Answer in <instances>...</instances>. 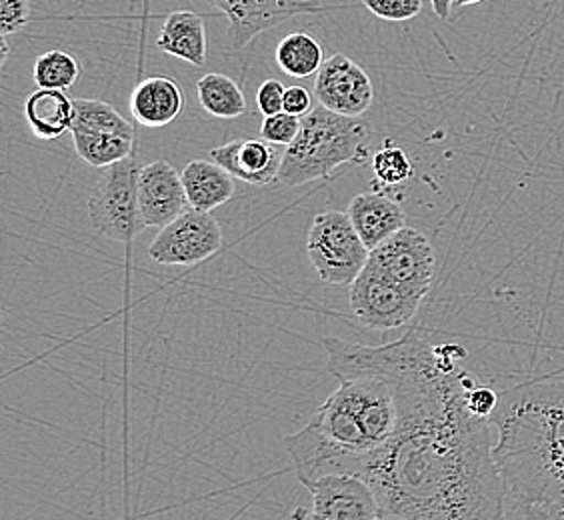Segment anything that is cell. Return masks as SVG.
Segmentation results:
<instances>
[{"instance_id": "cell-1", "label": "cell", "mask_w": 564, "mask_h": 520, "mask_svg": "<svg viewBox=\"0 0 564 520\" xmlns=\"http://www.w3.org/2000/svg\"><path fill=\"white\" fill-rule=\"evenodd\" d=\"M392 380L397 429L365 458L358 477L382 514L404 520H507L490 421L467 409L475 377L458 367L465 350L433 347L416 333L369 347Z\"/></svg>"}, {"instance_id": "cell-2", "label": "cell", "mask_w": 564, "mask_h": 520, "mask_svg": "<svg viewBox=\"0 0 564 520\" xmlns=\"http://www.w3.org/2000/svg\"><path fill=\"white\" fill-rule=\"evenodd\" d=\"M323 347L338 387L306 426L284 438L304 487L326 475H358L365 458L391 438L399 416L391 377L369 348L337 336Z\"/></svg>"}, {"instance_id": "cell-3", "label": "cell", "mask_w": 564, "mask_h": 520, "mask_svg": "<svg viewBox=\"0 0 564 520\" xmlns=\"http://www.w3.org/2000/svg\"><path fill=\"white\" fill-rule=\"evenodd\" d=\"M507 507L527 520L564 517V382H529L500 394L490 416Z\"/></svg>"}, {"instance_id": "cell-4", "label": "cell", "mask_w": 564, "mask_h": 520, "mask_svg": "<svg viewBox=\"0 0 564 520\" xmlns=\"http://www.w3.org/2000/svg\"><path fill=\"white\" fill-rule=\"evenodd\" d=\"M370 139L372 129L367 122L318 105L304 117L296 141L284 149L279 183L303 186L328 178L343 164L365 163Z\"/></svg>"}, {"instance_id": "cell-5", "label": "cell", "mask_w": 564, "mask_h": 520, "mask_svg": "<svg viewBox=\"0 0 564 520\" xmlns=\"http://www.w3.org/2000/svg\"><path fill=\"white\" fill-rule=\"evenodd\" d=\"M141 164L129 159L102 169L88 196V220L95 232L117 242H131L144 230L139 205Z\"/></svg>"}, {"instance_id": "cell-6", "label": "cell", "mask_w": 564, "mask_h": 520, "mask_svg": "<svg viewBox=\"0 0 564 520\" xmlns=\"http://www.w3.org/2000/svg\"><path fill=\"white\" fill-rule=\"evenodd\" d=\"M306 252L318 277L328 284H352L369 262L370 250L343 210L316 215Z\"/></svg>"}, {"instance_id": "cell-7", "label": "cell", "mask_w": 564, "mask_h": 520, "mask_svg": "<svg viewBox=\"0 0 564 520\" xmlns=\"http://www.w3.org/2000/svg\"><path fill=\"white\" fill-rule=\"evenodd\" d=\"M73 142L80 161L107 169L134 154L137 130L119 110L98 98H75Z\"/></svg>"}, {"instance_id": "cell-8", "label": "cell", "mask_w": 564, "mask_h": 520, "mask_svg": "<svg viewBox=\"0 0 564 520\" xmlns=\"http://www.w3.org/2000/svg\"><path fill=\"white\" fill-rule=\"evenodd\" d=\"M424 294L414 293L367 262L350 284V311L358 323L372 331L401 328L419 313Z\"/></svg>"}, {"instance_id": "cell-9", "label": "cell", "mask_w": 564, "mask_h": 520, "mask_svg": "<svg viewBox=\"0 0 564 520\" xmlns=\"http://www.w3.org/2000/svg\"><path fill=\"white\" fill-rule=\"evenodd\" d=\"M223 249V228L210 213L188 208L154 237L149 257L166 267H191Z\"/></svg>"}, {"instance_id": "cell-10", "label": "cell", "mask_w": 564, "mask_h": 520, "mask_svg": "<svg viewBox=\"0 0 564 520\" xmlns=\"http://www.w3.org/2000/svg\"><path fill=\"white\" fill-rule=\"evenodd\" d=\"M369 262L414 293L426 296L433 286L436 262L433 245L414 228H401L391 239L370 250Z\"/></svg>"}, {"instance_id": "cell-11", "label": "cell", "mask_w": 564, "mask_h": 520, "mask_svg": "<svg viewBox=\"0 0 564 520\" xmlns=\"http://www.w3.org/2000/svg\"><path fill=\"white\" fill-rule=\"evenodd\" d=\"M227 17L228 39L232 48H245L247 44L264 33L291 21L299 14H321L328 7L311 4L303 0H208Z\"/></svg>"}, {"instance_id": "cell-12", "label": "cell", "mask_w": 564, "mask_h": 520, "mask_svg": "<svg viewBox=\"0 0 564 520\" xmlns=\"http://www.w3.org/2000/svg\"><path fill=\"white\" fill-rule=\"evenodd\" d=\"M313 495L311 520H379V499L358 475H326L306 485Z\"/></svg>"}, {"instance_id": "cell-13", "label": "cell", "mask_w": 564, "mask_h": 520, "mask_svg": "<svg viewBox=\"0 0 564 520\" xmlns=\"http://www.w3.org/2000/svg\"><path fill=\"white\" fill-rule=\"evenodd\" d=\"M315 97L325 109L358 119L372 107L375 87L362 66L348 56L333 55L316 75Z\"/></svg>"}, {"instance_id": "cell-14", "label": "cell", "mask_w": 564, "mask_h": 520, "mask_svg": "<svg viewBox=\"0 0 564 520\" xmlns=\"http://www.w3.org/2000/svg\"><path fill=\"white\" fill-rule=\"evenodd\" d=\"M139 205L147 228H163L188 210L183 176L176 173L173 164L154 161L144 164L139 174Z\"/></svg>"}, {"instance_id": "cell-15", "label": "cell", "mask_w": 564, "mask_h": 520, "mask_svg": "<svg viewBox=\"0 0 564 520\" xmlns=\"http://www.w3.org/2000/svg\"><path fill=\"white\" fill-rule=\"evenodd\" d=\"M282 154L276 144L259 139H237L210 152V159L228 173L252 186L279 183Z\"/></svg>"}, {"instance_id": "cell-16", "label": "cell", "mask_w": 564, "mask_h": 520, "mask_svg": "<svg viewBox=\"0 0 564 520\" xmlns=\"http://www.w3.org/2000/svg\"><path fill=\"white\" fill-rule=\"evenodd\" d=\"M348 217L369 250L377 249L406 227V215L397 201L380 193H360L348 205Z\"/></svg>"}, {"instance_id": "cell-17", "label": "cell", "mask_w": 564, "mask_h": 520, "mask_svg": "<svg viewBox=\"0 0 564 520\" xmlns=\"http://www.w3.org/2000/svg\"><path fill=\"white\" fill-rule=\"evenodd\" d=\"M185 109L183 90L166 76L141 80L131 95L132 119L147 129H163L178 119Z\"/></svg>"}, {"instance_id": "cell-18", "label": "cell", "mask_w": 564, "mask_h": 520, "mask_svg": "<svg viewBox=\"0 0 564 520\" xmlns=\"http://www.w3.org/2000/svg\"><path fill=\"white\" fill-rule=\"evenodd\" d=\"M156 46L166 55L181 58L188 65L207 63V29L198 12L174 11L164 19Z\"/></svg>"}, {"instance_id": "cell-19", "label": "cell", "mask_w": 564, "mask_h": 520, "mask_svg": "<svg viewBox=\"0 0 564 520\" xmlns=\"http://www.w3.org/2000/svg\"><path fill=\"white\" fill-rule=\"evenodd\" d=\"M24 117L36 139L56 141L73 129L75 100L66 95V90L39 88L26 98Z\"/></svg>"}, {"instance_id": "cell-20", "label": "cell", "mask_w": 564, "mask_h": 520, "mask_svg": "<svg viewBox=\"0 0 564 520\" xmlns=\"http://www.w3.org/2000/svg\"><path fill=\"white\" fill-rule=\"evenodd\" d=\"M191 208L213 213L235 195V176L215 161L196 159L181 173Z\"/></svg>"}, {"instance_id": "cell-21", "label": "cell", "mask_w": 564, "mask_h": 520, "mask_svg": "<svg viewBox=\"0 0 564 520\" xmlns=\"http://www.w3.org/2000/svg\"><path fill=\"white\" fill-rule=\"evenodd\" d=\"M198 102L210 117L217 119H239L247 112V97L242 88L227 75L208 73L196 83Z\"/></svg>"}, {"instance_id": "cell-22", "label": "cell", "mask_w": 564, "mask_h": 520, "mask_svg": "<svg viewBox=\"0 0 564 520\" xmlns=\"http://www.w3.org/2000/svg\"><path fill=\"white\" fill-rule=\"evenodd\" d=\"M276 65L284 75L293 78H308L318 75L325 65V51L321 43L306 33H291L276 46Z\"/></svg>"}, {"instance_id": "cell-23", "label": "cell", "mask_w": 564, "mask_h": 520, "mask_svg": "<svg viewBox=\"0 0 564 520\" xmlns=\"http://www.w3.org/2000/svg\"><path fill=\"white\" fill-rule=\"evenodd\" d=\"M83 68L75 56L65 51L53 48L34 61V83L39 88H53V90H68L75 87L80 78Z\"/></svg>"}, {"instance_id": "cell-24", "label": "cell", "mask_w": 564, "mask_h": 520, "mask_svg": "<svg viewBox=\"0 0 564 520\" xmlns=\"http://www.w3.org/2000/svg\"><path fill=\"white\" fill-rule=\"evenodd\" d=\"M372 173L380 185L399 186L413 176L414 164L401 147L387 141V144L372 156Z\"/></svg>"}, {"instance_id": "cell-25", "label": "cell", "mask_w": 564, "mask_h": 520, "mask_svg": "<svg viewBox=\"0 0 564 520\" xmlns=\"http://www.w3.org/2000/svg\"><path fill=\"white\" fill-rule=\"evenodd\" d=\"M301 124H303V119L282 110L272 117H264L261 124V137L271 144L289 147L296 141V137L301 132Z\"/></svg>"}, {"instance_id": "cell-26", "label": "cell", "mask_w": 564, "mask_h": 520, "mask_svg": "<svg viewBox=\"0 0 564 520\" xmlns=\"http://www.w3.org/2000/svg\"><path fill=\"white\" fill-rule=\"evenodd\" d=\"M365 9L382 21H411L423 11V0H362Z\"/></svg>"}, {"instance_id": "cell-27", "label": "cell", "mask_w": 564, "mask_h": 520, "mask_svg": "<svg viewBox=\"0 0 564 520\" xmlns=\"http://www.w3.org/2000/svg\"><path fill=\"white\" fill-rule=\"evenodd\" d=\"M33 19L31 0H0V34L21 33Z\"/></svg>"}, {"instance_id": "cell-28", "label": "cell", "mask_w": 564, "mask_h": 520, "mask_svg": "<svg viewBox=\"0 0 564 520\" xmlns=\"http://www.w3.org/2000/svg\"><path fill=\"white\" fill-rule=\"evenodd\" d=\"M500 404V394L492 387H487L482 382L475 380L467 390V409L470 414L478 419H487L497 412Z\"/></svg>"}, {"instance_id": "cell-29", "label": "cell", "mask_w": 564, "mask_h": 520, "mask_svg": "<svg viewBox=\"0 0 564 520\" xmlns=\"http://www.w3.org/2000/svg\"><path fill=\"white\" fill-rule=\"evenodd\" d=\"M284 93H286V88L282 87L281 80L269 78V80L262 83L261 88L257 90V107L264 117H272L276 112H282Z\"/></svg>"}, {"instance_id": "cell-30", "label": "cell", "mask_w": 564, "mask_h": 520, "mask_svg": "<svg viewBox=\"0 0 564 520\" xmlns=\"http://www.w3.org/2000/svg\"><path fill=\"white\" fill-rule=\"evenodd\" d=\"M282 110L293 115V117L304 119L313 110V95L308 93V88L299 87V85L296 87H289L286 93H284Z\"/></svg>"}, {"instance_id": "cell-31", "label": "cell", "mask_w": 564, "mask_h": 520, "mask_svg": "<svg viewBox=\"0 0 564 520\" xmlns=\"http://www.w3.org/2000/svg\"><path fill=\"white\" fill-rule=\"evenodd\" d=\"M431 4H433L434 14L446 21L451 17V9L455 7V0H431Z\"/></svg>"}, {"instance_id": "cell-32", "label": "cell", "mask_w": 564, "mask_h": 520, "mask_svg": "<svg viewBox=\"0 0 564 520\" xmlns=\"http://www.w3.org/2000/svg\"><path fill=\"white\" fill-rule=\"evenodd\" d=\"M11 46L7 43V36H0V66L7 65V56H9Z\"/></svg>"}, {"instance_id": "cell-33", "label": "cell", "mask_w": 564, "mask_h": 520, "mask_svg": "<svg viewBox=\"0 0 564 520\" xmlns=\"http://www.w3.org/2000/svg\"><path fill=\"white\" fill-rule=\"evenodd\" d=\"M485 0H455V7L463 9V7H473V4H480Z\"/></svg>"}, {"instance_id": "cell-34", "label": "cell", "mask_w": 564, "mask_h": 520, "mask_svg": "<svg viewBox=\"0 0 564 520\" xmlns=\"http://www.w3.org/2000/svg\"><path fill=\"white\" fill-rule=\"evenodd\" d=\"M379 520H404V519H399V517H392V514H380Z\"/></svg>"}, {"instance_id": "cell-35", "label": "cell", "mask_w": 564, "mask_h": 520, "mask_svg": "<svg viewBox=\"0 0 564 520\" xmlns=\"http://www.w3.org/2000/svg\"><path fill=\"white\" fill-rule=\"evenodd\" d=\"M303 2H311V4H321V7H326V4H323L325 0H303ZM330 9V7H328Z\"/></svg>"}]
</instances>
